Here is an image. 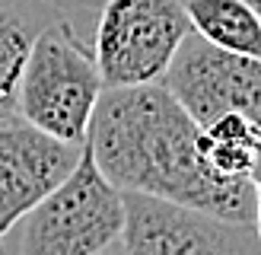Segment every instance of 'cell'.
I'll list each match as a JSON object with an SVG mask.
<instances>
[{
    "label": "cell",
    "mask_w": 261,
    "mask_h": 255,
    "mask_svg": "<svg viewBox=\"0 0 261 255\" xmlns=\"http://www.w3.org/2000/svg\"><path fill=\"white\" fill-rule=\"evenodd\" d=\"M124 195L99 172L89 147L58 188L0 239V255H99L121 242Z\"/></svg>",
    "instance_id": "cell-2"
},
{
    "label": "cell",
    "mask_w": 261,
    "mask_h": 255,
    "mask_svg": "<svg viewBox=\"0 0 261 255\" xmlns=\"http://www.w3.org/2000/svg\"><path fill=\"white\" fill-rule=\"evenodd\" d=\"M252 188H255V233L261 242V157H258V166L252 172Z\"/></svg>",
    "instance_id": "cell-12"
},
{
    "label": "cell",
    "mask_w": 261,
    "mask_h": 255,
    "mask_svg": "<svg viewBox=\"0 0 261 255\" xmlns=\"http://www.w3.org/2000/svg\"><path fill=\"white\" fill-rule=\"evenodd\" d=\"M61 13L48 0H0V121L19 118L16 89L32 42Z\"/></svg>",
    "instance_id": "cell-8"
},
{
    "label": "cell",
    "mask_w": 261,
    "mask_h": 255,
    "mask_svg": "<svg viewBox=\"0 0 261 255\" xmlns=\"http://www.w3.org/2000/svg\"><path fill=\"white\" fill-rule=\"evenodd\" d=\"M99 255H127V252L121 249V242H115V246H109L106 252H99Z\"/></svg>",
    "instance_id": "cell-13"
},
{
    "label": "cell",
    "mask_w": 261,
    "mask_h": 255,
    "mask_svg": "<svg viewBox=\"0 0 261 255\" xmlns=\"http://www.w3.org/2000/svg\"><path fill=\"white\" fill-rule=\"evenodd\" d=\"M245 4H249V7L258 13V19H261V0H245Z\"/></svg>",
    "instance_id": "cell-14"
},
{
    "label": "cell",
    "mask_w": 261,
    "mask_h": 255,
    "mask_svg": "<svg viewBox=\"0 0 261 255\" xmlns=\"http://www.w3.org/2000/svg\"><path fill=\"white\" fill-rule=\"evenodd\" d=\"M83 144H67L22 118L0 121V239L70 175Z\"/></svg>",
    "instance_id": "cell-7"
},
{
    "label": "cell",
    "mask_w": 261,
    "mask_h": 255,
    "mask_svg": "<svg viewBox=\"0 0 261 255\" xmlns=\"http://www.w3.org/2000/svg\"><path fill=\"white\" fill-rule=\"evenodd\" d=\"M48 4L55 7L61 16H67L76 29H80V22H93L96 19V13H99V7L106 4V0H48Z\"/></svg>",
    "instance_id": "cell-11"
},
{
    "label": "cell",
    "mask_w": 261,
    "mask_h": 255,
    "mask_svg": "<svg viewBox=\"0 0 261 255\" xmlns=\"http://www.w3.org/2000/svg\"><path fill=\"white\" fill-rule=\"evenodd\" d=\"M191 32L223 51L261 58V19L245 0H185Z\"/></svg>",
    "instance_id": "cell-10"
},
{
    "label": "cell",
    "mask_w": 261,
    "mask_h": 255,
    "mask_svg": "<svg viewBox=\"0 0 261 255\" xmlns=\"http://www.w3.org/2000/svg\"><path fill=\"white\" fill-rule=\"evenodd\" d=\"M198 153L211 175L226 182H252L261 157V128L239 112H226L198 128Z\"/></svg>",
    "instance_id": "cell-9"
},
{
    "label": "cell",
    "mask_w": 261,
    "mask_h": 255,
    "mask_svg": "<svg viewBox=\"0 0 261 255\" xmlns=\"http://www.w3.org/2000/svg\"><path fill=\"white\" fill-rule=\"evenodd\" d=\"M127 255H261L255 223L226 220L188 204L121 191Z\"/></svg>",
    "instance_id": "cell-5"
},
{
    "label": "cell",
    "mask_w": 261,
    "mask_h": 255,
    "mask_svg": "<svg viewBox=\"0 0 261 255\" xmlns=\"http://www.w3.org/2000/svg\"><path fill=\"white\" fill-rule=\"evenodd\" d=\"M198 128L163 83L106 86L83 144L118 191L255 223L252 182H226L207 172L198 153Z\"/></svg>",
    "instance_id": "cell-1"
},
{
    "label": "cell",
    "mask_w": 261,
    "mask_h": 255,
    "mask_svg": "<svg viewBox=\"0 0 261 255\" xmlns=\"http://www.w3.org/2000/svg\"><path fill=\"white\" fill-rule=\"evenodd\" d=\"M102 89L86 35L58 16L32 42L16 89V115L58 140L83 144Z\"/></svg>",
    "instance_id": "cell-3"
},
{
    "label": "cell",
    "mask_w": 261,
    "mask_h": 255,
    "mask_svg": "<svg viewBox=\"0 0 261 255\" xmlns=\"http://www.w3.org/2000/svg\"><path fill=\"white\" fill-rule=\"evenodd\" d=\"M188 32L185 0H106L89 48L106 86H143L166 76Z\"/></svg>",
    "instance_id": "cell-4"
},
{
    "label": "cell",
    "mask_w": 261,
    "mask_h": 255,
    "mask_svg": "<svg viewBox=\"0 0 261 255\" xmlns=\"http://www.w3.org/2000/svg\"><path fill=\"white\" fill-rule=\"evenodd\" d=\"M160 83L198 124L239 112L261 128V58L223 51L188 32Z\"/></svg>",
    "instance_id": "cell-6"
}]
</instances>
